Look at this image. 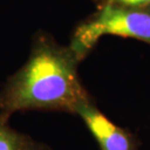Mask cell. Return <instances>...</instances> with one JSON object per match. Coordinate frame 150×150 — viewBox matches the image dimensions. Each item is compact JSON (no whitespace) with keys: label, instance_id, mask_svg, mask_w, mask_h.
Segmentation results:
<instances>
[{"label":"cell","instance_id":"obj_2","mask_svg":"<svg viewBox=\"0 0 150 150\" xmlns=\"http://www.w3.org/2000/svg\"><path fill=\"white\" fill-rule=\"evenodd\" d=\"M104 35L133 38L150 45V5H103L74 29L69 46L83 61Z\"/></svg>","mask_w":150,"mask_h":150},{"label":"cell","instance_id":"obj_1","mask_svg":"<svg viewBox=\"0 0 150 150\" xmlns=\"http://www.w3.org/2000/svg\"><path fill=\"white\" fill-rule=\"evenodd\" d=\"M81 62L69 45L59 44L47 31H36L28 61L0 90V119L9 122L14 113L23 111L76 114L93 98L80 79Z\"/></svg>","mask_w":150,"mask_h":150},{"label":"cell","instance_id":"obj_5","mask_svg":"<svg viewBox=\"0 0 150 150\" xmlns=\"http://www.w3.org/2000/svg\"><path fill=\"white\" fill-rule=\"evenodd\" d=\"M97 6L121 5V6H146L150 5V0H91Z\"/></svg>","mask_w":150,"mask_h":150},{"label":"cell","instance_id":"obj_4","mask_svg":"<svg viewBox=\"0 0 150 150\" xmlns=\"http://www.w3.org/2000/svg\"><path fill=\"white\" fill-rule=\"evenodd\" d=\"M0 150H54L46 143L15 130L0 119Z\"/></svg>","mask_w":150,"mask_h":150},{"label":"cell","instance_id":"obj_3","mask_svg":"<svg viewBox=\"0 0 150 150\" xmlns=\"http://www.w3.org/2000/svg\"><path fill=\"white\" fill-rule=\"evenodd\" d=\"M75 115L82 119L100 150H139L137 137L129 129L113 123L100 111L94 98L81 104Z\"/></svg>","mask_w":150,"mask_h":150}]
</instances>
